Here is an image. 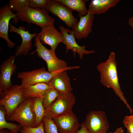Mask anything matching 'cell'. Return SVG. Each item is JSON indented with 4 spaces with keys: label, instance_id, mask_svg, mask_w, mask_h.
<instances>
[{
    "label": "cell",
    "instance_id": "cell-1",
    "mask_svg": "<svg viewBox=\"0 0 133 133\" xmlns=\"http://www.w3.org/2000/svg\"><path fill=\"white\" fill-rule=\"evenodd\" d=\"M116 54L110 53L108 58L104 62L98 64L97 69L100 75V82L103 85L112 88L115 94L125 104L131 114L133 111L124 97L119 82Z\"/></svg>",
    "mask_w": 133,
    "mask_h": 133
},
{
    "label": "cell",
    "instance_id": "cell-2",
    "mask_svg": "<svg viewBox=\"0 0 133 133\" xmlns=\"http://www.w3.org/2000/svg\"><path fill=\"white\" fill-rule=\"evenodd\" d=\"M16 14L18 20L29 24H34L41 28L54 24L55 21L45 9L33 8L26 6Z\"/></svg>",
    "mask_w": 133,
    "mask_h": 133
},
{
    "label": "cell",
    "instance_id": "cell-3",
    "mask_svg": "<svg viewBox=\"0 0 133 133\" xmlns=\"http://www.w3.org/2000/svg\"><path fill=\"white\" fill-rule=\"evenodd\" d=\"M78 68L77 66H67L60 70L50 72L46 71L45 68L43 67L29 71L18 72L17 77L21 79V84L23 85H33L41 82L49 83L55 76L61 71Z\"/></svg>",
    "mask_w": 133,
    "mask_h": 133
},
{
    "label": "cell",
    "instance_id": "cell-4",
    "mask_svg": "<svg viewBox=\"0 0 133 133\" xmlns=\"http://www.w3.org/2000/svg\"><path fill=\"white\" fill-rule=\"evenodd\" d=\"M31 98L26 99L21 102L7 120L16 121L22 127H36L35 117L31 105Z\"/></svg>",
    "mask_w": 133,
    "mask_h": 133
},
{
    "label": "cell",
    "instance_id": "cell-5",
    "mask_svg": "<svg viewBox=\"0 0 133 133\" xmlns=\"http://www.w3.org/2000/svg\"><path fill=\"white\" fill-rule=\"evenodd\" d=\"M34 46L36 50L32 53L36 52L37 55L46 61L48 71H57L68 66L66 61L57 57L54 51L44 46L37 36L35 38Z\"/></svg>",
    "mask_w": 133,
    "mask_h": 133
},
{
    "label": "cell",
    "instance_id": "cell-6",
    "mask_svg": "<svg viewBox=\"0 0 133 133\" xmlns=\"http://www.w3.org/2000/svg\"><path fill=\"white\" fill-rule=\"evenodd\" d=\"M76 98L71 92L60 93L50 107L46 110L47 117H54L67 114L72 111Z\"/></svg>",
    "mask_w": 133,
    "mask_h": 133
},
{
    "label": "cell",
    "instance_id": "cell-7",
    "mask_svg": "<svg viewBox=\"0 0 133 133\" xmlns=\"http://www.w3.org/2000/svg\"><path fill=\"white\" fill-rule=\"evenodd\" d=\"M0 94V105L3 106L6 110V119L10 116L19 104L26 99L23 97L21 85H13Z\"/></svg>",
    "mask_w": 133,
    "mask_h": 133
},
{
    "label": "cell",
    "instance_id": "cell-8",
    "mask_svg": "<svg viewBox=\"0 0 133 133\" xmlns=\"http://www.w3.org/2000/svg\"><path fill=\"white\" fill-rule=\"evenodd\" d=\"M90 133H107L109 124L105 113L92 111L86 115L83 122Z\"/></svg>",
    "mask_w": 133,
    "mask_h": 133
},
{
    "label": "cell",
    "instance_id": "cell-9",
    "mask_svg": "<svg viewBox=\"0 0 133 133\" xmlns=\"http://www.w3.org/2000/svg\"><path fill=\"white\" fill-rule=\"evenodd\" d=\"M44 9L57 16L69 28L79 21L69 8L56 0H48Z\"/></svg>",
    "mask_w": 133,
    "mask_h": 133
},
{
    "label": "cell",
    "instance_id": "cell-10",
    "mask_svg": "<svg viewBox=\"0 0 133 133\" xmlns=\"http://www.w3.org/2000/svg\"><path fill=\"white\" fill-rule=\"evenodd\" d=\"M58 27L63 37V43L66 45V53L69 50H70L73 52L74 57L76 53H77L79 55L80 59L82 60L84 54L87 55L95 52L94 50H86V47L84 45H79L76 41L74 32L72 29L70 30L66 28L62 25Z\"/></svg>",
    "mask_w": 133,
    "mask_h": 133
},
{
    "label": "cell",
    "instance_id": "cell-11",
    "mask_svg": "<svg viewBox=\"0 0 133 133\" xmlns=\"http://www.w3.org/2000/svg\"><path fill=\"white\" fill-rule=\"evenodd\" d=\"M12 18L13 19L14 23L18 22L16 14L13 13L9 5L6 4L1 6L0 9V37L6 41L8 46L10 48H13L15 45L9 39L8 35L9 21Z\"/></svg>",
    "mask_w": 133,
    "mask_h": 133
},
{
    "label": "cell",
    "instance_id": "cell-12",
    "mask_svg": "<svg viewBox=\"0 0 133 133\" xmlns=\"http://www.w3.org/2000/svg\"><path fill=\"white\" fill-rule=\"evenodd\" d=\"M37 36L39 40L44 44L48 45L51 49L55 51L58 45L63 43V36L55 28L54 24L42 27Z\"/></svg>",
    "mask_w": 133,
    "mask_h": 133
},
{
    "label": "cell",
    "instance_id": "cell-13",
    "mask_svg": "<svg viewBox=\"0 0 133 133\" xmlns=\"http://www.w3.org/2000/svg\"><path fill=\"white\" fill-rule=\"evenodd\" d=\"M52 119L59 133H76L80 126L77 117L72 111Z\"/></svg>",
    "mask_w": 133,
    "mask_h": 133
},
{
    "label": "cell",
    "instance_id": "cell-14",
    "mask_svg": "<svg viewBox=\"0 0 133 133\" xmlns=\"http://www.w3.org/2000/svg\"><path fill=\"white\" fill-rule=\"evenodd\" d=\"M9 31L14 32L19 34L21 37L22 41L21 44L16 48L15 53V57L22 55H27L32 49V39L37 35L35 32L33 34L29 33L28 30L26 31L25 28L20 26L18 28L16 27L10 22Z\"/></svg>",
    "mask_w": 133,
    "mask_h": 133
},
{
    "label": "cell",
    "instance_id": "cell-15",
    "mask_svg": "<svg viewBox=\"0 0 133 133\" xmlns=\"http://www.w3.org/2000/svg\"><path fill=\"white\" fill-rule=\"evenodd\" d=\"M15 59V57L11 55L0 66V94L13 85L11 77L17 69V66L14 63Z\"/></svg>",
    "mask_w": 133,
    "mask_h": 133
},
{
    "label": "cell",
    "instance_id": "cell-16",
    "mask_svg": "<svg viewBox=\"0 0 133 133\" xmlns=\"http://www.w3.org/2000/svg\"><path fill=\"white\" fill-rule=\"evenodd\" d=\"M79 17L80 20L72 26V30L75 38L85 39L92 31L94 15L87 13L84 16Z\"/></svg>",
    "mask_w": 133,
    "mask_h": 133
},
{
    "label": "cell",
    "instance_id": "cell-17",
    "mask_svg": "<svg viewBox=\"0 0 133 133\" xmlns=\"http://www.w3.org/2000/svg\"><path fill=\"white\" fill-rule=\"evenodd\" d=\"M23 97L26 99L33 98H42L46 91L52 88L49 83L41 82L33 85L21 84Z\"/></svg>",
    "mask_w": 133,
    "mask_h": 133
},
{
    "label": "cell",
    "instance_id": "cell-18",
    "mask_svg": "<svg viewBox=\"0 0 133 133\" xmlns=\"http://www.w3.org/2000/svg\"><path fill=\"white\" fill-rule=\"evenodd\" d=\"M67 70H65L61 71L49 82L50 86L59 93L70 92L73 90Z\"/></svg>",
    "mask_w": 133,
    "mask_h": 133
},
{
    "label": "cell",
    "instance_id": "cell-19",
    "mask_svg": "<svg viewBox=\"0 0 133 133\" xmlns=\"http://www.w3.org/2000/svg\"><path fill=\"white\" fill-rule=\"evenodd\" d=\"M119 0H92L89 5L88 13L94 15L106 12L109 9L115 7Z\"/></svg>",
    "mask_w": 133,
    "mask_h": 133
},
{
    "label": "cell",
    "instance_id": "cell-20",
    "mask_svg": "<svg viewBox=\"0 0 133 133\" xmlns=\"http://www.w3.org/2000/svg\"><path fill=\"white\" fill-rule=\"evenodd\" d=\"M31 102L35 116V126L36 127L43 121V117L46 116V111L43 106L42 98H31Z\"/></svg>",
    "mask_w": 133,
    "mask_h": 133
},
{
    "label": "cell",
    "instance_id": "cell-21",
    "mask_svg": "<svg viewBox=\"0 0 133 133\" xmlns=\"http://www.w3.org/2000/svg\"><path fill=\"white\" fill-rule=\"evenodd\" d=\"M65 5L72 11H77L79 16L86 15L88 9L86 8L85 3L88 0H56Z\"/></svg>",
    "mask_w": 133,
    "mask_h": 133
},
{
    "label": "cell",
    "instance_id": "cell-22",
    "mask_svg": "<svg viewBox=\"0 0 133 133\" xmlns=\"http://www.w3.org/2000/svg\"><path fill=\"white\" fill-rule=\"evenodd\" d=\"M6 112L4 108L0 106V129H7L12 133H18L22 128L19 124L7 122L5 119Z\"/></svg>",
    "mask_w": 133,
    "mask_h": 133
},
{
    "label": "cell",
    "instance_id": "cell-23",
    "mask_svg": "<svg viewBox=\"0 0 133 133\" xmlns=\"http://www.w3.org/2000/svg\"><path fill=\"white\" fill-rule=\"evenodd\" d=\"M59 94L56 89L53 87L47 90L42 98L43 104L46 110L50 107Z\"/></svg>",
    "mask_w": 133,
    "mask_h": 133
},
{
    "label": "cell",
    "instance_id": "cell-24",
    "mask_svg": "<svg viewBox=\"0 0 133 133\" xmlns=\"http://www.w3.org/2000/svg\"><path fill=\"white\" fill-rule=\"evenodd\" d=\"M9 5L13 12L17 13L25 7H30V0H10Z\"/></svg>",
    "mask_w": 133,
    "mask_h": 133
},
{
    "label": "cell",
    "instance_id": "cell-25",
    "mask_svg": "<svg viewBox=\"0 0 133 133\" xmlns=\"http://www.w3.org/2000/svg\"><path fill=\"white\" fill-rule=\"evenodd\" d=\"M43 121L45 133H59L56 126L52 119L45 116Z\"/></svg>",
    "mask_w": 133,
    "mask_h": 133
},
{
    "label": "cell",
    "instance_id": "cell-26",
    "mask_svg": "<svg viewBox=\"0 0 133 133\" xmlns=\"http://www.w3.org/2000/svg\"><path fill=\"white\" fill-rule=\"evenodd\" d=\"M20 132L21 133H45L44 122L43 121L39 126L35 128L27 126L22 127Z\"/></svg>",
    "mask_w": 133,
    "mask_h": 133
},
{
    "label": "cell",
    "instance_id": "cell-27",
    "mask_svg": "<svg viewBox=\"0 0 133 133\" xmlns=\"http://www.w3.org/2000/svg\"><path fill=\"white\" fill-rule=\"evenodd\" d=\"M123 123L127 130L130 133H133V115L125 116L123 119Z\"/></svg>",
    "mask_w": 133,
    "mask_h": 133
},
{
    "label": "cell",
    "instance_id": "cell-28",
    "mask_svg": "<svg viewBox=\"0 0 133 133\" xmlns=\"http://www.w3.org/2000/svg\"><path fill=\"white\" fill-rule=\"evenodd\" d=\"M48 0H30L29 7L33 8L44 9Z\"/></svg>",
    "mask_w": 133,
    "mask_h": 133
},
{
    "label": "cell",
    "instance_id": "cell-29",
    "mask_svg": "<svg viewBox=\"0 0 133 133\" xmlns=\"http://www.w3.org/2000/svg\"><path fill=\"white\" fill-rule=\"evenodd\" d=\"M81 128L76 133H90L88 130L84 123H82L80 125Z\"/></svg>",
    "mask_w": 133,
    "mask_h": 133
},
{
    "label": "cell",
    "instance_id": "cell-30",
    "mask_svg": "<svg viewBox=\"0 0 133 133\" xmlns=\"http://www.w3.org/2000/svg\"><path fill=\"white\" fill-rule=\"evenodd\" d=\"M108 133H124V130L122 127H120L117 128L113 132H110Z\"/></svg>",
    "mask_w": 133,
    "mask_h": 133
},
{
    "label": "cell",
    "instance_id": "cell-31",
    "mask_svg": "<svg viewBox=\"0 0 133 133\" xmlns=\"http://www.w3.org/2000/svg\"><path fill=\"white\" fill-rule=\"evenodd\" d=\"M129 25L133 29V16L131 17L128 20Z\"/></svg>",
    "mask_w": 133,
    "mask_h": 133
},
{
    "label": "cell",
    "instance_id": "cell-32",
    "mask_svg": "<svg viewBox=\"0 0 133 133\" xmlns=\"http://www.w3.org/2000/svg\"><path fill=\"white\" fill-rule=\"evenodd\" d=\"M0 133H12L10 131L4 129H0Z\"/></svg>",
    "mask_w": 133,
    "mask_h": 133
},
{
    "label": "cell",
    "instance_id": "cell-33",
    "mask_svg": "<svg viewBox=\"0 0 133 133\" xmlns=\"http://www.w3.org/2000/svg\"><path fill=\"white\" fill-rule=\"evenodd\" d=\"M126 133H130L127 130Z\"/></svg>",
    "mask_w": 133,
    "mask_h": 133
}]
</instances>
